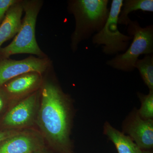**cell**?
Segmentation results:
<instances>
[{"instance_id":"e0dca14e","label":"cell","mask_w":153,"mask_h":153,"mask_svg":"<svg viewBox=\"0 0 153 153\" xmlns=\"http://www.w3.org/2000/svg\"><path fill=\"white\" fill-rule=\"evenodd\" d=\"M21 130L22 129H9L0 131V143L16 134Z\"/></svg>"},{"instance_id":"9c48e42d","label":"cell","mask_w":153,"mask_h":153,"mask_svg":"<svg viewBox=\"0 0 153 153\" xmlns=\"http://www.w3.org/2000/svg\"><path fill=\"white\" fill-rule=\"evenodd\" d=\"M123 131L142 150L153 147V120H144L134 108L122 125Z\"/></svg>"},{"instance_id":"4fadbf2b","label":"cell","mask_w":153,"mask_h":153,"mask_svg":"<svg viewBox=\"0 0 153 153\" xmlns=\"http://www.w3.org/2000/svg\"><path fill=\"white\" fill-rule=\"evenodd\" d=\"M140 10L144 12H153V0H125L119 16L118 24L128 26L131 19L130 13Z\"/></svg>"},{"instance_id":"7c38bea8","label":"cell","mask_w":153,"mask_h":153,"mask_svg":"<svg viewBox=\"0 0 153 153\" xmlns=\"http://www.w3.org/2000/svg\"><path fill=\"white\" fill-rule=\"evenodd\" d=\"M103 134L111 141L118 153H143L134 141L128 135L113 127L106 122L103 126Z\"/></svg>"},{"instance_id":"9a60e30c","label":"cell","mask_w":153,"mask_h":153,"mask_svg":"<svg viewBox=\"0 0 153 153\" xmlns=\"http://www.w3.org/2000/svg\"><path fill=\"white\" fill-rule=\"evenodd\" d=\"M141 102V106L138 109L139 115L144 120L153 119V90H149L147 94L137 93Z\"/></svg>"},{"instance_id":"8992f818","label":"cell","mask_w":153,"mask_h":153,"mask_svg":"<svg viewBox=\"0 0 153 153\" xmlns=\"http://www.w3.org/2000/svg\"><path fill=\"white\" fill-rule=\"evenodd\" d=\"M53 66L49 57H30L21 60L0 59V86L14 77L28 72L44 74Z\"/></svg>"},{"instance_id":"8fae6325","label":"cell","mask_w":153,"mask_h":153,"mask_svg":"<svg viewBox=\"0 0 153 153\" xmlns=\"http://www.w3.org/2000/svg\"><path fill=\"white\" fill-rule=\"evenodd\" d=\"M23 12L22 0H19L7 12L0 25V48L4 42L14 38L19 32Z\"/></svg>"},{"instance_id":"3957f363","label":"cell","mask_w":153,"mask_h":153,"mask_svg":"<svg viewBox=\"0 0 153 153\" xmlns=\"http://www.w3.org/2000/svg\"><path fill=\"white\" fill-rule=\"evenodd\" d=\"M25 16L19 32L10 44L0 48V59H8L11 55L30 54L38 57H48L39 47L36 36V22L44 1L22 0Z\"/></svg>"},{"instance_id":"ffe728a7","label":"cell","mask_w":153,"mask_h":153,"mask_svg":"<svg viewBox=\"0 0 153 153\" xmlns=\"http://www.w3.org/2000/svg\"><path fill=\"white\" fill-rule=\"evenodd\" d=\"M35 153H50L49 152V151H48V150L46 149L45 150L41 151V152H38Z\"/></svg>"},{"instance_id":"7a4b0ae2","label":"cell","mask_w":153,"mask_h":153,"mask_svg":"<svg viewBox=\"0 0 153 153\" xmlns=\"http://www.w3.org/2000/svg\"><path fill=\"white\" fill-rule=\"evenodd\" d=\"M108 0H69L67 10L74 16L75 29L71 36V48L73 52L79 43L97 33L107 22L110 9Z\"/></svg>"},{"instance_id":"5b68a950","label":"cell","mask_w":153,"mask_h":153,"mask_svg":"<svg viewBox=\"0 0 153 153\" xmlns=\"http://www.w3.org/2000/svg\"><path fill=\"white\" fill-rule=\"evenodd\" d=\"M123 2V0H113L106 23L92 37L93 44L102 45V52L106 55H117L120 52H126L132 39L131 36L121 33L118 28V20Z\"/></svg>"},{"instance_id":"2e32d148","label":"cell","mask_w":153,"mask_h":153,"mask_svg":"<svg viewBox=\"0 0 153 153\" xmlns=\"http://www.w3.org/2000/svg\"><path fill=\"white\" fill-rule=\"evenodd\" d=\"M19 0H0V25L2 23L9 9Z\"/></svg>"},{"instance_id":"ba28073f","label":"cell","mask_w":153,"mask_h":153,"mask_svg":"<svg viewBox=\"0 0 153 153\" xmlns=\"http://www.w3.org/2000/svg\"><path fill=\"white\" fill-rule=\"evenodd\" d=\"M47 149L39 131L23 129L0 143V153H35Z\"/></svg>"},{"instance_id":"6da1fadb","label":"cell","mask_w":153,"mask_h":153,"mask_svg":"<svg viewBox=\"0 0 153 153\" xmlns=\"http://www.w3.org/2000/svg\"><path fill=\"white\" fill-rule=\"evenodd\" d=\"M43 76L36 117L39 132L55 153H74L70 137L73 117L71 98L55 78Z\"/></svg>"},{"instance_id":"52a82bcc","label":"cell","mask_w":153,"mask_h":153,"mask_svg":"<svg viewBox=\"0 0 153 153\" xmlns=\"http://www.w3.org/2000/svg\"><path fill=\"white\" fill-rule=\"evenodd\" d=\"M40 89L22 99L7 113L3 123L10 129H22L33 124L36 117Z\"/></svg>"},{"instance_id":"d6986e66","label":"cell","mask_w":153,"mask_h":153,"mask_svg":"<svg viewBox=\"0 0 153 153\" xmlns=\"http://www.w3.org/2000/svg\"><path fill=\"white\" fill-rule=\"evenodd\" d=\"M143 151V153H153L151 150H144Z\"/></svg>"},{"instance_id":"30bf717a","label":"cell","mask_w":153,"mask_h":153,"mask_svg":"<svg viewBox=\"0 0 153 153\" xmlns=\"http://www.w3.org/2000/svg\"><path fill=\"white\" fill-rule=\"evenodd\" d=\"M44 74L28 72L10 79L1 86L6 96L14 100L23 99L40 89Z\"/></svg>"},{"instance_id":"ac0fdd59","label":"cell","mask_w":153,"mask_h":153,"mask_svg":"<svg viewBox=\"0 0 153 153\" xmlns=\"http://www.w3.org/2000/svg\"><path fill=\"white\" fill-rule=\"evenodd\" d=\"M4 91L2 89L1 87L0 86V111L2 109L4 105V97L3 95H4Z\"/></svg>"},{"instance_id":"5bb4252c","label":"cell","mask_w":153,"mask_h":153,"mask_svg":"<svg viewBox=\"0 0 153 153\" xmlns=\"http://www.w3.org/2000/svg\"><path fill=\"white\" fill-rule=\"evenodd\" d=\"M135 68L139 71L141 76L149 90H153V55H146L141 59H138Z\"/></svg>"},{"instance_id":"277c9868","label":"cell","mask_w":153,"mask_h":153,"mask_svg":"<svg viewBox=\"0 0 153 153\" xmlns=\"http://www.w3.org/2000/svg\"><path fill=\"white\" fill-rule=\"evenodd\" d=\"M129 36L132 41L126 52L117 54L108 60L107 65L124 71H131L135 69V63L141 55H150L153 52V26L142 27L137 21L131 20L128 25Z\"/></svg>"}]
</instances>
